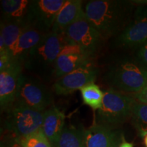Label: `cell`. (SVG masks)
<instances>
[{
    "mask_svg": "<svg viewBox=\"0 0 147 147\" xmlns=\"http://www.w3.org/2000/svg\"><path fill=\"white\" fill-rule=\"evenodd\" d=\"M133 3L127 1L93 0L88 1L84 12L103 40L118 36L131 19Z\"/></svg>",
    "mask_w": 147,
    "mask_h": 147,
    "instance_id": "6da1fadb",
    "label": "cell"
},
{
    "mask_svg": "<svg viewBox=\"0 0 147 147\" xmlns=\"http://www.w3.org/2000/svg\"><path fill=\"white\" fill-rule=\"evenodd\" d=\"M67 45L65 34L51 30L27 55L23 67L42 80L54 76L55 64Z\"/></svg>",
    "mask_w": 147,
    "mask_h": 147,
    "instance_id": "7a4b0ae2",
    "label": "cell"
},
{
    "mask_svg": "<svg viewBox=\"0 0 147 147\" xmlns=\"http://www.w3.org/2000/svg\"><path fill=\"white\" fill-rule=\"evenodd\" d=\"M105 80L110 89L135 95L147 83V69L136 58L121 59L110 66Z\"/></svg>",
    "mask_w": 147,
    "mask_h": 147,
    "instance_id": "3957f363",
    "label": "cell"
},
{
    "mask_svg": "<svg viewBox=\"0 0 147 147\" xmlns=\"http://www.w3.org/2000/svg\"><path fill=\"white\" fill-rule=\"evenodd\" d=\"M135 97L110 89L104 92L100 109L97 110L95 121L97 123L113 129H118L131 117Z\"/></svg>",
    "mask_w": 147,
    "mask_h": 147,
    "instance_id": "277c9868",
    "label": "cell"
},
{
    "mask_svg": "<svg viewBox=\"0 0 147 147\" xmlns=\"http://www.w3.org/2000/svg\"><path fill=\"white\" fill-rule=\"evenodd\" d=\"M53 93L43 80L36 76L22 74L14 105L45 112L52 106Z\"/></svg>",
    "mask_w": 147,
    "mask_h": 147,
    "instance_id": "5b68a950",
    "label": "cell"
},
{
    "mask_svg": "<svg viewBox=\"0 0 147 147\" xmlns=\"http://www.w3.org/2000/svg\"><path fill=\"white\" fill-rule=\"evenodd\" d=\"M5 113L4 127L8 136L18 139L41 129L45 112L14 105Z\"/></svg>",
    "mask_w": 147,
    "mask_h": 147,
    "instance_id": "8992f818",
    "label": "cell"
},
{
    "mask_svg": "<svg viewBox=\"0 0 147 147\" xmlns=\"http://www.w3.org/2000/svg\"><path fill=\"white\" fill-rule=\"evenodd\" d=\"M64 34L67 44L78 46L93 57L103 40L100 33L87 20L84 10Z\"/></svg>",
    "mask_w": 147,
    "mask_h": 147,
    "instance_id": "52a82bcc",
    "label": "cell"
},
{
    "mask_svg": "<svg viewBox=\"0 0 147 147\" xmlns=\"http://www.w3.org/2000/svg\"><path fill=\"white\" fill-rule=\"evenodd\" d=\"M122 48H138L147 41V3L139 6L125 29L115 39Z\"/></svg>",
    "mask_w": 147,
    "mask_h": 147,
    "instance_id": "ba28073f",
    "label": "cell"
},
{
    "mask_svg": "<svg viewBox=\"0 0 147 147\" xmlns=\"http://www.w3.org/2000/svg\"><path fill=\"white\" fill-rule=\"evenodd\" d=\"M66 1L34 0L29 5L28 22L46 33L52 30L57 16Z\"/></svg>",
    "mask_w": 147,
    "mask_h": 147,
    "instance_id": "9c48e42d",
    "label": "cell"
},
{
    "mask_svg": "<svg viewBox=\"0 0 147 147\" xmlns=\"http://www.w3.org/2000/svg\"><path fill=\"white\" fill-rule=\"evenodd\" d=\"M23 65L12 60L6 68L0 71V107L1 112H6L14 105L23 74Z\"/></svg>",
    "mask_w": 147,
    "mask_h": 147,
    "instance_id": "30bf717a",
    "label": "cell"
},
{
    "mask_svg": "<svg viewBox=\"0 0 147 147\" xmlns=\"http://www.w3.org/2000/svg\"><path fill=\"white\" fill-rule=\"evenodd\" d=\"M97 75L98 69L93 63L84 66L57 79L53 84V90L59 95L71 94L87 84L94 82Z\"/></svg>",
    "mask_w": 147,
    "mask_h": 147,
    "instance_id": "8fae6325",
    "label": "cell"
},
{
    "mask_svg": "<svg viewBox=\"0 0 147 147\" xmlns=\"http://www.w3.org/2000/svg\"><path fill=\"white\" fill-rule=\"evenodd\" d=\"M93 58L78 46L67 44L55 62L54 76L58 79L80 67L92 64Z\"/></svg>",
    "mask_w": 147,
    "mask_h": 147,
    "instance_id": "7c38bea8",
    "label": "cell"
},
{
    "mask_svg": "<svg viewBox=\"0 0 147 147\" xmlns=\"http://www.w3.org/2000/svg\"><path fill=\"white\" fill-rule=\"evenodd\" d=\"M123 138V136L118 129L102 125L96 121L85 129L87 147H119Z\"/></svg>",
    "mask_w": 147,
    "mask_h": 147,
    "instance_id": "4fadbf2b",
    "label": "cell"
},
{
    "mask_svg": "<svg viewBox=\"0 0 147 147\" xmlns=\"http://www.w3.org/2000/svg\"><path fill=\"white\" fill-rule=\"evenodd\" d=\"M47 34L32 24L27 23L12 53V59L21 62L23 65V62L29 53L40 43Z\"/></svg>",
    "mask_w": 147,
    "mask_h": 147,
    "instance_id": "5bb4252c",
    "label": "cell"
},
{
    "mask_svg": "<svg viewBox=\"0 0 147 147\" xmlns=\"http://www.w3.org/2000/svg\"><path fill=\"white\" fill-rule=\"evenodd\" d=\"M63 112L52 106L45 111L42 130L53 147L56 146L65 125Z\"/></svg>",
    "mask_w": 147,
    "mask_h": 147,
    "instance_id": "9a60e30c",
    "label": "cell"
},
{
    "mask_svg": "<svg viewBox=\"0 0 147 147\" xmlns=\"http://www.w3.org/2000/svg\"><path fill=\"white\" fill-rule=\"evenodd\" d=\"M28 0H2L1 1V20L3 21L28 22L29 5Z\"/></svg>",
    "mask_w": 147,
    "mask_h": 147,
    "instance_id": "2e32d148",
    "label": "cell"
},
{
    "mask_svg": "<svg viewBox=\"0 0 147 147\" xmlns=\"http://www.w3.org/2000/svg\"><path fill=\"white\" fill-rule=\"evenodd\" d=\"M82 1L68 0L62 7L57 16L53 25V31L64 33L66 29L79 17L84 10Z\"/></svg>",
    "mask_w": 147,
    "mask_h": 147,
    "instance_id": "e0dca14e",
    "label": "cell"
},
{
    "mask_svg": "<svg viewBox=\"0 0 147 147\" xmlns=\"http://www.w3.org/2000/svg\"><path fill=\"white\" fill-rule=\"evenodd\" d=\"M25 25L26 24L18 22L1 21L0 38L4 41L5 50L11 57Z\"/></svg>",
    "mask_w": 147,
    "mask_h": 147,
    "instance_id": "ac0fdd59",
    "label": "cell"
},
{
    "mask_svg": "<svg viewBox=\"0 0 147 147\" xmlns=\"http://www.w3.org/2000/svg\"><path fill=\"white\" fill-rule=\"evenodd\" d=\"M55 147H87L85 129L80 125L65 124Z\"/></svg>",
    "mask_w": 147,
    "mask_h": 147,
    "instance_id": "d6986e66",
    "label": "cell"
},
{
    "mask_svg": "<svg viewBox=\"0 0 147 147\" xmlns=\"http://www.w3.org/2000/svg\"><path fill=\"white\" fill-rule=\"evenodd\" d=\"M84 104L89 106L92 109L98 110L102 106L104 92L94 82L85 85L80 89Z\"/></svg>",
    "mask_w": 147,
    "mask_h": 147,
    "instance_id": "ffe728a7",
    "label": "cell"
},
{
    "mask_svg": "<svg viewBox=\"0 0 147 147\" xmlns=\"http://www.w3.org/2000/svg\"><path fill=\"white\" fill-rule=\"evenodd\" d=\"M131 121L140 136L147 135V104L136 100L133 106Z\"/></svg>",
    "mask_w": 147,
    "mask_h": 147,
    "instance_id": "44dd1931",
    "label": "cell"
},
{
    "mask_svg": "<svg viewBox=\"0 0 147 147\" xmlns=\"http://www.w3.org/2000/svg\"><path fill=\"white\" fill-rule=\"evenodd\" d=\"M17 140L23 147H53L42 129L36 133Z\"/></svg>",
    "mask_w": 147,
    "mask_h": 147,
    "instance_id": "7402d4cb",
    "label": "cell"
},
{
    "mask_svg": "<svg viewBox=\"0 0 147 147\" xmlns=\"http://www.w3.org/2000/svg\"><path fill=\"white\" fill-rule=\"evenodd\" d=\"M136 49V59L145 69H147V41Z\"/></svg>",
    "mask_w": 147,
    "mask_h": 147,
    "instance_id": "603a6c76",
    "label": "cell"
},
{
    "mask_svg": "<svg viewBox=\"0 0 147 147\" xmlns=\"http://www.w3.org/2000/svg\"><path fill=\"white\" fill-rule=\"evenodd\" d=\"M1 147H23L20 144L18 140L10 136H8L6 138L3 140L1 142Z\"/></svg>",
    "mask_w": 147,
    "mask_h": 147,
    "instance_id": "cb8c5ba5",
    "label": "cell"
},
{
    "mask_svg": "<svg viewBox=\"0 0 147 147\" xmlns=\"http://www.w3.org/2000/svg\"><path fill=\"white\" fill-rule=\"evenodd\" d=\"M134 95L136 100L147 104V83L142 91Z\"/></svg>",
    "mask_w": 147,
    "mask_h": 147,
    "instance_id": "d4e9b609",
    "label": "cell"
},
{
    "mask_svg": "<svg viewBox=\"0 0 147 147\" xmlns=\"http://www.w3.org/2000/svg\"><path fill=\"white\" fill-rule=\"evenodd\" d=\"M119 147H134V144L131 142H127L123 137V138L122 142H121V143L119 146Z\"/></svg>",
    "mask_w": 147,
    "mask_h": 147,
    "instance_id": "484cf974",
    "label": "cell"
},
{
    "mask_svg": "<svg viewBox=\"0 0 147 147\" xmlns=\"http://www.w3.org/2000/svg\"><path fill=\"white\" fill-rule=\"evenodd\" d=\"M144 144H145V146L147 147V135L146 136L144 137Z\"/></svg>",
    "mask_w": 147,
    "mask_h": 147,
    "instance_id": "4316f807",
    "label": "cell"
},
{
    "mask_svg": "<svg viewBox=\"0 0 147 147\" xmlns=\"http://www.w3.org/2000/svg\"></svg>",
    "mask_w": 147,
    "mask_h": 147,
    "instance_id": "83f0119b",
    "label": "cell"
}]
</instances>
